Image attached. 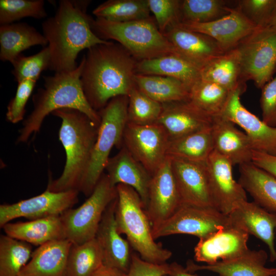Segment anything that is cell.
I'll use <instances>...</instances> for the list:
<instances>
[{
    "instance_id": "c3c4849f",
    "label": "cell",
    "mask_w": 276,
    "mask_h": 276,
    "mask_svg": "<svg viewBox=\"0 0 276 276\" xmlns=\"http://www.w3.org/2000/svg\"><path fill=\"white\" fill-rule=\"evenodd\" d=\"M168 276H199L194 273L188 271L177 262L169 264V272Z\"/></svg>"
},
{
    "instance_id": "8992f818",
    "label": "cell",
    "mask_w": 276,
    "mask_h": 276,
    "mask_svg": "<svg viewBox=\"0 0 276 276\" xmlns=\"http://www.w3.org/2000/svg\"><path fill=\"white\" fill-rule=\"evenodd\" d=\"M93 32L100 39H112L125 48L138 61L176 54L173 46L159 31L154 18L127 22L91 19Z\"/></svg>"
},
{
    "instance_id": "6da1fadb",
    "label": "cell",
    "mask_w": 276,
    "mask_h": 276,
    "mask_svg": "<svg viewBox=\"0 0 276 276\" xmlns=\"http://www.w3.org/2000/svg\"><path fill=\"white\" fill-rule=\"evenodd\" d=\"M80 81L85 98L95 110L112 98L128 96L136 87L137 60L122 45L110 41L87 49Z\"/></svg>"
},
{
    "instance_id": "4dcf8cb0",
    "label": "cell",
    "mask_w": 276,
    "mask_h": 276,
    "mask_svg": "<svg viewBox=\"0 0 276 276\" xmlns=\"http://www.w3.org/2000/svg\"><path fill=\"white\" fill-rule=\"evenodd\" d=\"M201 79L217 84L230 91L245 88L238 50L225 52L200 70Z\"/></svg>"
},
{
    "instance_id": "d4e9b609",
    "label": "cell",
    "mask_w": 276,
    "mask_h": 276,
    "mask_svg": "<svg viewBox=\"0 0 276 276\" xmlns=\"http://www.w3.org/2000/svg\"><path fill=\"white\" fill-rule=\"evenodd\" d=\"M105 170L112 186L124 184L135 190L146 209L152 176L125 147L109 158Z\"/></svg>"
},
{
    "instance_id": "f6af8a7d",
    "label": "cell",
    "mask_w": 276,
    "mask_h": 276,
    "mask_svg": "<svg viewBox=\"0 0 276 276\" xmlns=\"http://www.w3.org/2000/svg\"><path fill=\"white\" fill-rule=\"evenodd\" d=\"M262 89V120L269 126L276 127V76Z\"/></svg>"
},
{
    "instance_id": "ba28073f",
    "label": "cell",
    "mask_w": 276,
    "mask_h": 276,
    "mask_svg": "<svg viewBox=\"0 0 276 276\" xmlns=\"http://www.w3.org/2000/svg\"><path fill=\"white\" fill-rule=\"evenodd\" d=\"M117 195L116 187L104 172L84 202L60 215L65 239L80 244L95 238L103 215Z\"/></svg>"
},
{
    "instance_id": "60d3db41",
    "label": "cell",
    "mask_w": 276,
    "mask_h": 276,
    "mask_svg": "<svg viewBox=\"0 0 276 276\" xmlns=\"http://www.w3.org/2000/svg\"><path fill=\"white\" fill-rule=\"evenodd\" d=\"M51 55L48 46L38 53L26 56L20 54L12 62V74L18 83L27 80L37 81L41 72L49 68Z\"/></svg>"
},
{
    "instance_id": "4316f807",
    "label": "cell",
    "mask_w": 276,
    "mask_h": 276,
    "mask_svg": "<svg viewBox=\"0 0 276 276\" xmlns=\"http://www.w3.org/2000/svg\"><path fill=\"white\" fill-rule=\"evenodd\" d=\"M6 235L36 246L65 239L60 216L9 222L2 227Z\"/></svg>"
},
{
    "instance_id": "816d5d0a",
    "label": "cell",
    "mask_w": 276,
    "mask_h": 276,
    "mask_svg": "<svg viewBox=\"0 0 276 276\" xmlns=\"http://www.w3.org/2000/svg\"><path fill=\"white\" fill-rule=\"evenodd\" d=\"M272 276H276V273L275 274H274L273 275H272Z\"/></svg>"
},
{
    "instance_id": "f5cc1de1",
    "label": "cell",
    "mask_w": 276,
    "mask_h": 276,
    "mask_svg": "<svg viewBox=\"0 0 276 276\" xmlns=\"http://www.w3.org/2000/svg\"><path fill=\"white\" fill-rule=\"evenodd\" d=\"M165 276H168V275H165Z\"/></svg>"
},
{
    "instance_id": "e0dca14e",
    "label": "cell",
    "mask_w": 276,
    "mask_h": 276,
    "mask_svg": "<svg viewBox=\"0 0 276 276\" xmlns=\"http://www.w3.org/2000/svg\"><path fill=\"white\" fill-rule=\"evenodd\" d=\"M245 88L233 90L221 114L242 128L254 150L276 156V127L269 126L248 110L240 101Z\"/></svg>"
},
{
    "instance_id": "9c48e42d",
    "label": "cell",
    "mask_w": 276,
    "mask_h": 276,
    "mask_svg": "<svg viewBox=\"0 0 276 276\" xmlns=\"http://www.w3.org/2000/svg\"><path fill=\"white\" fill-rule=\"evenodd\" d=\"M236 48L244 81L252 80L262 88L276 68V29L259 28Z\"/></svg>"
},
{
    "instance_id": "44dd1931",
    "label": "cell",
    "mask_w": 276,
    "mask_h": 276,
    "mask_svg": "<svg viewBox=\"0 0 276 276\" xmlns=\"http://www.w3.org/2000/svg\"><path fill=\"white\" fill-rule=\"evenodd\" d=\"M163 34L178 55L200 70L211 60L226 52L210 36L177 25L169 28Z\"/></svg>"
},
{
    "instance_id": "d6986e66",
    "label": "cell",
    "mask_w": 276,
    "mask_h": 276,
    "mask_svg": "<svg viewBox=\"0 0 276 276\" xmlns=\"http://www.w3.org/2000/svg\"><path fill=\"white\" fill-rule=\"evenodd\" d=\"M228 215L249 235L263 241L268 248L270 262L276 261V214L268 212L254 201L246 200L237 203Z\"/></svg>"
},
{
    "instance_id": "8d00e7d4",
    "label": "cell",
    "mask_w": 276,
    "mask_h": 276,
    "mask_svg": "<svg viewBox=\"0 0 276 276\" xmlns=\"http://www.w3.org/2000/svg\"><path fill=\"white\" fill-rule=\"evenodd\" d=\"M31 244L6 235L0 236V276H19L30 260Z\"/></svg>"
},
{
    "instance_id": "7a4b0ae2",
    "label": "cell",
    "mask_w": 276,
    "mask_h": 276,
    "mask_svg": "<svg viewBox=\"0 0 276 276\" xmlns=\"http://www.w3.org/2000/svg\"><path fill=\"white\" fill-rule=\"evenodd\" d=\"M88 1L61 0L55 15L41 24L51 55L49 69L55 73L71 71L84 49L110 41L98 37L92 31V18L86 13Z\"/></svg>"
},
{
    "instance_id": "7402d4cb",
    "label": "cell",
    "mask_w": 276,
    "mask_h": 276,
    "mask_svg": "<svg viewBox=\"0 0 276 276\" xmlns=\"http://www.w3.org/2000/svg\"><path fill=\"white\" fill-rule=\"evenodd\" d=\"M211 133L214 150L233 166L251 163L254 148L247 135L222 115L213 117Z\"/></svg>"
},
{
    "instance_id": "1f68e13d",
    "label": "cell",
    "mask_w": 276,
    "mask_h": 276,
    "mask_svg": "<svg viewBox=\"0 0 276 276\" xmlns=\"http://www.w3.org/2000/svg\"><path fill=\"white\" fill-rule=\"evenodd\" d=\"M135 83L141 91L161 104L189 99L190 88L173 78L136 74Z\"/></svg>"
},
{
    "instance_id": "8fae6325",
    "label": "cell",
    "mask_w": 276,
    "mask_h": 276,
    "mask_svg": "<svg viewBox=\"0 0 276 276\" xmlns=\"http://www.w3.org/2000/svg\"><path fill=\"white\" fill-rule=\"evenodd\" d=\"M169 140L166 130L158 123L127 122L123 135L124 147L151 176L166 159Z\"/></svg>"
},
{
    "instance_id": "484cf974",
    "label": "cell",
    "mask_w": 276,
    "mask_h": 276,
    "mask_svg": "<svg viewBox=\"0 0 276 276\" xmlns=\"http://www.w3.org/2000/svg\"><path fill=\"white\" fill-rule=\"evenodd\" d=\"M73 243L66 239L38 246L19 276H65L66 265Z\"/></svg>"
},
{
    "instance_id": "f35d334b",
    "label": "cell",
    "mask_w": 276,
    "mask_h": 276,
    "mask_svg": "<svg viewBox=\"0 0 276 276\" xmlns=\"http://www.w3.org/2000/svg\"><path fill=\"white\" fill-rule=\"evenodd\" d=\"M227 8L224 2L220 0L181 1L179 22L211 21L219 18L224 11H227Z\"/></svg>"
},
{
    "instance_id": "bcb514c9",
    "label": "cell",
    "mask_w": 276,
    "mask_h": 276,
    "mask_svg": "<svg viewBox=\"0 0 276 276\" xmlns=\"http://www.w3.org/2000/svg\"><path fill=\"white\" fill-rule=\"evenodd\" d=\"M169 272V264H154L143 260L139 255H132L127 276H165Z\"/></svg>"
},
{
    "instance_id": "603a6c76",
    "label": "cell",
    "mask_w": 276,
    "mask_h": 276,
    "mask_svg": "<svg viewBox=\"0 0 276 276\" xmlns=\"http://www.w3.org/2000/svg\"><path fill=\"white\" fill-rule=\"evenodd\" d=\"M213 117L189 100L163 104V110L157 123L166 130L170 140L211 126Z\"/></svg>"
},
{
    "instance_id": "d590c367",
    "label": "cell",
    "mask_w": 276,
    "mask_h": 276,
    "mask_svg": "<svg viewBox=\"0 0 276 276\" xmlns=\"http://www.w3.org/2000/svg\"><path fill=\"white\" fill-rule=\"evenodd\" d=\"M148 0H108L93 11L96 18L114 22L144 19L151 16Z\"/></svg>"
},
{
    "instance_id": "ee69618b",
    "label": "cell",
    "mask_w": 276,
    "mask_h": 276,
    "mask_svg": "<svg viewBox=\"0 0 276 276\" xmlns=\"http://www.w3.org/2000/svg\"><path fill=\"white\" fill-rule=\"evenodd\" d=\"M276 6V0H243L238 8L257 26L266 27Z\"/></svg>"
},
{
    "instance_id": "ab89813d",
    "label": "cell",
    "mask_w": 276,
    "mask_h": 276,
    "mask_svg": "<svg viewBox=\"0 0 276 276\" xmlns=\"http://www.w3.org/2000/svg\"><path fill=\"white\" fill-rule=\"evenodd\" d=\"M47 16L43 0H1V25L25 17L42 19Z\"/></svg>"
},
{
    "instance_id": "3957f363",
    "label": "cell",
    "mask_w": 276,
    "mask_h": 276,
    "mask_svg": "<svg viewBox=\"0 0 276 276\" xmlns=\"http://www.w3.org/2000/svg\"><path fill=\"white\" fill-rule=\"evenodd\" d=\"M84 63L83 56L74 70L57 72L53 75L43 77V87L38 89L32 97L33 109L19 130L17 143L27 142L32 134L35 135L39 131L47 116L61 108L78 109L99 126V113L87 101L80 81Z\"/></svg>"
},
{
    "instance_id": "9a60e30c",
    "label": "cell",
    "mask_w": 276,
    "mask_h": 276,
    "mask_svg": "<svg viewBox=\"0 0 276 276\" xmlns=\"http://www.w3.org/2000/svg\"><path fill=\"white\" fill-rule=\"evenodd\" d=\"M226 14L215 20L203 23L179 22L177 26L200 33L212 38L227 51L235 48L245 38L260 27L239 9L227 7Z\"/></svg>"
},
{
    "instance_id": "5b68a950",
    "label": "cell",
    "mask_w": 276,
    "mask_h": 276,
    "mask_svg": "<svg viewBox=\"0 0 276 276\" xmlns=\"http://www.w3.org/2000/svg\"><path fill=\"white\" fill-rule=\"evenodd\" d=\"M116 187L115 219L118 232L126 235L131 247L143 260L166 263L172 253L155 241L152 226L140 196L128 186L118 184Z\"/></svg>"
},
{
    "instance_id": "db71d44e",
    "label": "cell",
    "mask_w": 276,
    "mask_h": 276,
    "mask_svg": "<svg viewBox=\"0 0 276 276\" xmlns=\"http://www.w3.org/2000/svg\"><path fill=\"white\" fill-rule=\"evenodd\" d=\"M275 231H276V228H275Z\"/></svg>"
},
{
    "instance_id": "83f0119b",
    "label": "cell",
    "mask_w": 276,
    "mask_h": 276,
    "mask_svg": "<svg viewBox=\"0 0 276 276\" xmlns=\"http://www.w3.org/2000/svg\"><path fill=\"white\" fill-rule=\"evenodd\" d=\"M136 74L173 78L190 88L201 79L200 68L176 54L139 61L136 66Z\"/></svg>"
},
{
    "instance_id": "836d02e7",
    "label": "cell",
    "mask_w": 276,
    "mask_h": 276,
    "mask_svg": "<svg viewBox=\"0 0 276 276\" xmlns=\"http://www.w3.org/2000/svg\"><path fill=\"white\" fill-rule=\"evenodd\" d=\"M103 265L102 251L96 238L82 244H73L65 276H92Z\"/></svg>"
},
{
    "instance_id": "ac0fdd59",
    "label": "cell",
    "mask_w": 276,
    "mask_h": 276,
    "mask_svg": "<svg viewBox=\"0 0 276 276\" xmlns=\"http://www.w3.org/2000/svg\"><path fill=\"white\" fill-rule=\"evenodd\" d=\"M170 158L182 204L214 208L209 189L206 162Z\"/></svg>"
},
{
    "instance_id": "5bb4252c",
    "label": "cell",
    "mask_w": 276,
    "mask_h": 276,
    "mask_svg": "<svg viewBox=\"0 0 276 276\" xmlns=\"http://www.w3.org/2000/svg\"><path fill=\"white\" fill-rule=\"evenodd\" d=\"M182 204L172 172L171 159L167 156L152 175L149 187L146 210L152 229L170 217Z\"/></svg>"
},
{
    "instance_id": "7dc6e473",
    "label": "cell",
    "mask_w": 276,
    "mask_h": 276,
    "mask_svg": "<svg viewBox=\"0 0 276 276\" xmlns=\"http://www.w3.org/2000/svg\"><path fill=\"white\" fill-rule=\"evenodd\" d=\"M251 163L276 178V156L254 150Z\"/></svg>"
},
{
    "instance_id": "f907efd6",
    "label": "cell",
    "mask_w": 276,
    "mask_h": 276,
    "mask_svg": "<svg viewBox=\"0 0 276 276\" xmlns=\"http://www.w3.org/2000/svg\"><path fill=\"white\" fill-rule=\"evenodd\" d=\"M266 27L276 29V6Z\"/></svg>"
},
{
    "instance_id": "52a82bcc",
    "label": "cell",
    "mask_w": 276,
    "mask_h": 276,
    "mask_svg": "<svg viewBox=\"0 0 276 276\" xmlns=\"http://www.w3.org/2000/svg\"><path fill=\"white\" fill-rule=\"evenodd\" d=\"M128 96L111 99L98 111L101 118L97 140L89 164L80 184L79 191L89 196L104 173L112 148L123 144V135L128 122Z\"/></svg>"
},
{
    "instance_id": "f1b7e54d",
    "label": "cell",
    "mask_w": 276,
    "mask_h": 276,
    "mask_svg": "<svg viewBox=\"0 0 276 276\" xmlns=\"http://www.w3.org/2000/svg\"><path fill=\"white\" fill-rule=\"evenodd\" d=\"M48 45L43 34L26 22L0 26V59L10 63L21 53L34 45Z\"/></svg>"
},
{
    "instance_id": "681fc988",
    "label": "cell",
    "mask_w": 276,
    "mask_h": 276,
    "mask_svg": "<svg viewBox=\"0 0 276 276\" xmlns=\"http://www.w3.org/2000/svg\"><path fill=\"white\" fill-rule=\"evenodd\" d=\"M92 276H127V273L118 269L103 265Z\"/></svg>"
},
{
    "instance_id": "277c9868",
    "label": "cell",
    "mask_w": 276,
    "mask_h": 276,
    "mask_svg": "<svg viewBox=\"0 0 276 276\" xmlns=\"http://www.w3.org/2000/svg\"><path fill=\"white\" fill-rule=\"evenodd\" d=\"M61 120L59 139L66 154L61 175L50 179L47 189L60 192L79 189L88 167L99 126L83 112L64 108L52 113Z\"/></svg>"
},
{
    "instance_id": "cb8c5ba5",
    "label": "cell",
    "mask_w": 276,
    "mask_h": 276,
    "mask_svg": "<svg viewBox=\"0 0 276 276\" xmlns=\"http://www.w3.org/2000/svg\"><path fill=\"white\" fill-rule=\"evenodd\" d=\"M268 258V254L263 249H248L238 256L213 264L199 265L189 261L186 268L192 273L207 270L219 276H272L276 273V268L266 266Z\"/></svg>"
},
{
    "instance_id": "f546056e",
    "label": "cell",
    "mask_w": 276,
    "mask_h": 276,
    "mask_svg": "<svg viewBox=\"0 0 276 276\" xmlns=\"http://www.w3.org/2000/svg\"><path fill=\"white\" fill-rule=\"evenodd\" d=\"M239 166L238 182L254 202L276 214V178L251 162Z\"/></svg>"
},
{
    "instance_id": "7c38bea8",
    "label": "cell",
    "mask_w": 276,
    "mask_h": 276,
    "mask_svg": "<svg viewBox=\"0 0 276 276\" xmlns=\"http://www.w3.org/2000/svg\"><path fill=\"white\" fill-rule=\"evenodd\" d=\"M76 190L55 192L46 189L41 194L11 204L0 205V226L13 219L25 218L30 220L60 216L78 201Z\"/></svg>"
},
{
    "instance_id": "b9f144b4",
    "label": "cell",
    "mask_w": 276,
    "mask_h": 276,
    "mask_svg": "<svg viewBox=\"0 0 276 276\" xmlns=\"http://www.w3.org/2000/svg\"><path fill=\"white\" fill-rule=\"evenodd\" d=\"M180 1L178 0H148L159 31L163 34L180 22Z\"/></svg>"
},
{
    "instance_id": "d6a6232c",
    "label": "cell",
    "mask_w": 276,
    "mask_h": 276,
    "mask_svg": "<svg viewBox=\"0 0 276 276\" xmlns=\"http://www.w3.org/2000/svg\"><path fill=\"white\" fill-rule=\"evenodd\" d=\"M214 151L211 126L169 140L167 155L193 162H206Z\"/></svg>"
},
{
    "instance_id": "2e32d148",
    "label": "cell",
    "mask_w": 276,
    "mask_h": 276,
    "mask_svg": "<svg viewBox=\"0 0 276 276\" xmlns=\"http://www.w3.org/2000/svg\"><path fill=\"white\" fill-rule=\"evenodd\" d=\"M249 235L241 226L230 219L214 233L199 239L194 248V259L198 262L213 264L220 260L238 256L249 249Z\"/></svg>"
},
{
    "instance_id": "4fadbf2b",
    "label": "cell",
    "mask_w": 276,
    "mask_h": 276,
    "mask_svg": "<svg viewBox=\"0 0 276 276\" xmlns=\"http://www.w3.org/2000/svg\"><path fill=\"white\" fill-rule=\"evenodd\" d=\"M206 164L213 206L228 215L237 203L247 200L246 192L234 178L233 165L225 157L214 150Z\"/></svg>"
},
{
    "instance_id": "74e56055",
    "label": "cell",
    "mask_w": 276,
    "mask_h": 276,
    "mask_svg": "<svg viewBox=\"0 0 276 276\" xmlns=\"http://www.w3.org/2000/svg\"><path fill=\"white\" fill-rule=\"evenodd\" d=\"M163 110V104L150 98L136 87L128 96V123L147 125L157 123Z\"/></svg>"
},
{
    "instance_id": "7bdbcfd3",
    "label": "cell",
    "mask_w": 276,
    "mask_h": 276,
    "mask_svg": "<svg viewBox=\"0 0 276 276\" xmlns=\"http://www.w3.org/2000/svg\"><path fill=\"white\" fill-rule=\"evenodd\" d=\"M36 81L27 80L18 83L15 95L7 106L6 118L8 122L16 124L24 120L25 107Z\"/></svg>"
},
{
    "instance_id": "e575fe53",
    "label": "cell",
    "mask_w": 276,
    "mask_h": 276,
    "mask_svg": "<svg viewBox=\"0 0 276 276\" xmlns=\"http://www.w3.org/2000/svg\"><path fill=\"white\" fill-rule=\"evenodd\" d=\"M233 91L200 79L190 90L189 100L212 117L222 114Z\"/></svg>"
},
{
    "instance_id": "ffe728a7",
    "label": "cell",
    "mask_w": 276,
    "mask_h": 276,
    "mask_svg": "<svg viewBox=\"0 0 276 276\" xmlns=\"http://www.w3.org/2000/svg\"><path fill=\"white\" fill-rule=\"evenodd\" d=\"M116 204V198L106 208L95 238L102 251L103 264L127 273L132 254L128 240L122 238L118 232L115 219Z\"/></svg>"
},
{
    "instance_id": "30bf717a",
    "label": "cell",
    "mask_w": 276,
    "mask_h": 276,
    "mask_svg": "<svg viewBox=\"0 0 276 276\" xmlns=\"http://www.w3.org/2000/svg\"><path fill=\"white\" fill-rule=\"evenodd\" d=\"M230 221L216 209L182 204L167 220L152 229L154 239L175 234H187L199 239L206 238Z\"/></svg>"
}]
</instances>
